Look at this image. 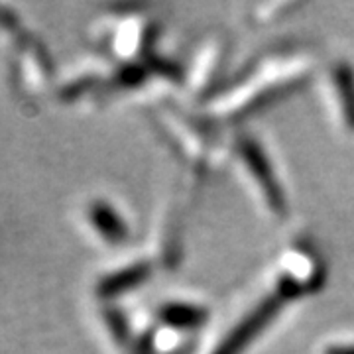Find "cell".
<instances>
[{
    "label": "cell",
    "instance_id": "1",
    "mask_svg": "<svg viewBox=\"0 0 354 354\" xmlns=\"http://www.w3.org/2000/svg\"><path fill=\"white\" fill-rule=\"evenodd\" d=\"M279 307L278 297H268L264 304L260 305L258 309H254L250 315L242 321L236 329L232 330V335L227 337V341L221 344V348L216 351V354H239L244 348V344L248 341H252L254 335L258 330H262L266 323L276 315Z\"/></svg>",
    "mask_w": 354,
    "mask_h": 354
},
{
    "label": "cell",
    "instance_id": "2",
    "mask_svg": "<svg viewBox=\"0 0 354 354\" xmlns=\"http://www.w3.org/2000/svg\"><path fill=\"white\" fill-rule=\"evenodd\" d=\"M88 216L93 227L97 228V232L102 239L109 242H122L127 236V227L122 223V218L116 215L113 207L109 203L95 201L88 209Z\"/></svg>",
    "mask_w": 354,
    "mask_h": 354
},
{
    "label": "cell",
    "instance_id": "3",
    "mask_svg": "<svg viewBox=\"0 0 354 354\" xmlns=\"http://www.w3.org/2000/svg\"><path fill=\"white\" fill-rule=\"evenodd\" d=\"M146 270L144 268H128L122 272H116L113 276L104 278L99 286V293L101 295H114V293H120V291L132 288L136 281L144 278Z\"/></svg>",
    "mask_w": 354,
    "mask_h": 354
},
{
    "label": "cell",
    "instance_id": "4",
    "mask_svg": "<svg viewBox=\"0 0 354 354\" xmlns=\"http://www.w3.org/2000/svg\"><path fill=\"white\" fill-rule=\"evenodd\" d=\"M164 319L176 327H195L203 321V313L193 305H169L164 309Z\"/></svg>",
    "mask_w": 354,
    "mask_h": 354
},
{
    "label": "cell",
    "instance_id": "5",
    "mask_svg": "<svg viewBox=\"0 0 354 354\" xmlns=\"http://www.w3.org/2000/svg\"><path fill=\"white\" fill-rule=\"evenodd\" d=\"M246 158H248V162H250V167H252V171L256 174V177H258V179L262 181V185L266 187L268 199H270L272 203L276 201V207H278V205H279V193H278V189H274V181H272V177L268 176V167H266L264 156H262V153H258L256 150H248Z\"/></svg>",
    "mask_w": 354,
    "mask_h": 354
},
{
    "label": "cell",
    "instance_id": "6",
    "mask_svg": "<svg viewBox=\"0 0 354 354\" xmlns=\"http://www.w3.org/2000/svg\"><path fill=\"white\" fill-rule=\"evenodd\" d=\"M327 354H354V346H335Z\"/></svg>",
    "mask_w": 354,
    "mask_h": 354
}]
</instances>
